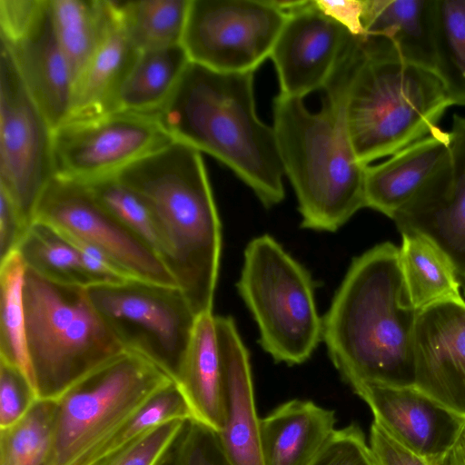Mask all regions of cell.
I'll return each mask as SVG.
<instances>
[{
	"mask_svg": "<svg viewBox=\"0 0 465 465\" xmlns=\"http://www.w3.org/2000/svg\"><path fill=\"white\" fill-rule=\"evenodd\" d=\"M190 62L182 45L140 52L120 90L116 111L157 115Z\"/></svg>",
	"mask_w": 465,
	"mask_h": 465,
	"instance_id": "26",
	"label": "cell"
},
{
	"mask_svg": "<svg viewBox=\"0 0 465 465\" xmlns=\"http://www.w3.org/2000/svg\"><path fill=\"white\" fill-rule=\"evenodd\" d=\"M253 74L190 62L157 117L173 140L214 157L272 207L284 199L285 174L274 128L256 113Z\"/></svg>",
	"mask_w": 465,
	"mask_h": 465,
	"instance_id": "2",
	"label": "cell"
},
{
	"mask_svg": "<svg viewBox=\"0 0 465 465\" xmlns=\"http://www.w3.org/2000/svg\"><path fill=\"white\" fill-rule=\"evenodd\" d=\"M430 465H465V427L450 448Z\"/></svg>",
	"mask_w": 465,
	"mask_h": 465,
	"instance_id": "42",
	"label": "cell"
},
{
	"mask_svg": "<svg viewBox=\"0 0 465 465\" xmlns=\"http://www.w3.org/2000/svg\"><path fill=\"white\" fill-rule=\"evenodd\" d=\"M237 290L274 361H306L322 339L314 282L309 272L272 236L253 238L244 250Z\"/></svg>",
	"mask_w": 465,
	"mask_h": 465,
	"instance_id": "7",
	"label": "cell"
},
{
	"mask_svg": "<svg viewBox=\"0 0 465 465\" xmlns=\"http://www.w3.org/2000/svg\"><path fill=\"white\" fill-rule=\"evenodd\" d=\"M17 251L28 270L49 282L84 289L96 284L75 248L45 223L33 221Z\"/></svg>",
	"mask_w": 465,
	"mask_h": 465,
	"instance_id": "29",
	"label": "cell"
},
{
	"mask_svg": "<svg viewBox=\"0 0 465 465\" xmlns=\"http://www.w3.org/2000/svg\"><path fill=\"white\" fill-rule=\"evenodd\" d=\"M49 9L74 83L114 24L112 0H49Z\"/></svg>",
	"mask_w": 465,
	"mask_h": 465,
	"instance_id": "25",
	"label": "cell"
},
{
	"mask_svg": "<svg viewBox=\"0 0 465 465\" xmlns=\"http://www.w3.org/2000/svg\"><path fill=\"white\" fill-rule=\"evenodd\" d=\"M450 153L449 132L437 127L388 160L368 165L364 181L365 207L392 219L448 161Z\"/></svg>",
	"mask_w": 465,
	"mask_h": 465,
	"instance_id": "21",
	"label": "cell"
},
{
	"mask_svg": "<svg viewBox=\"0 0 465 465\" xmlns=\"http://www.w3.org/2000/svg\"><path fill=\"white\" fill-rule=\"evenodd\" d=\"M450 153L392 217L401 233L433 242L450 261L465 295V117L454 114L449 131Z\"/></svg>",
	"mask_w": 465,
	"mask_h": 465,
	"instance_id": "14",
	"label": "cell"
},
{
	"mask_svg": "<svg viewBox=\"0 0 465 465\" xmlns=\"http://www.w3.org/2000/svg\"><path fill=\"white\" fill-rule=\"evenodd\" d=\"M1 48L10 56L25 89L52 128L70 112L73 77L55 35L49 0L33 19L10 36H1Z\"/></svg>",
	"mask_w": 465,
	"mask_h": 465,
	"instance_id": "18",
	"label": "cell"
},
{
	"mask_svg": "<svg viewBox=\"0 0 465 465\" xmlns=\"http://www.w3.org/2000/svg\"><path fill=\"white\" fill-rule=\"evenodd\" d=\"M171 465H229L217 433L196 420H187L172 454Z\"/></svg>",
	"mask_w": 465,
	"mask_h": 465,
	"instance_id": "36",
	"label": "cell"
},
{
	"mask_svg": "<svg viewBox=\"0 0 465 465\" xmlns=\"http://www.w3.org/2000/svg\"><path fill=\"white\" fill-rule=\"evenodd\" d=\"M370 447L379 465H430L375 420L371 426Z\"/></svg>",
	"mask_w": 465,
	"mask_h": 465,
	"instance_id": "39",
	"label": "cell"
},
{
	"mask_svg": "<svg viewBox=\"0 0 465 465\" xmlns=\"http://www.w3.org/2000/svg\"><path fill=\"white\" fill-rule=\"evenodd\" d=\"M86 292L125 351L177 381L198 318L179 287L131 279L93 285Z\"/></svg>",
	"mask_w": 465,
	"mask_h": 465,
	"instance_id": "9",
	"label": "cell"
},
{
	"mask_svg": "<svg viewBox=\"0 0 465 465\" xmlns=\"http://www.w3.org/2000/svg\"><path fill=\"white\" fill-rule=\"evenodd\" d=\"M56 400L38 399L15 423L0 429V465H56Z\"/></svg>",
	"mask_w": 465,
	"mask_h": 465,
	"instance_id": "30",
	"label": "cell"
},
{
	"mask_svg": "<svg viewBox=\"0 0 465 465\" xmlns=\"http://www.w3.org/2000/svg\"><path fill=\"white\" fill-rule=\"evenodd\" d=\"M172 381L144 357L124 351L75 382L56 400V465H81Z\"/></svg>",
	"mask_w": 465,
	"mask_h": 465,
	"instance_id": "8",
	"label": "cell"
},
{
	"mask_svg": "<svg viewBox=\"0 0 465 465\" xmlns=\"http://www.w3.org/2000/svg\"><path fill=\"white\" fill-rule=\"evenodd\" d=\"M84 184L110 214L143 241L167 266L166 244L157 219L136 191L116 175Z\"/></svg>",
	"mask_w": 465,
	"mask_h": 465,
	"instance_id": "33",
	"label": "cell"
},
{
	"mask_svg": "<svg viewBox=\"0 0 465 465\" xmlns=\"http://www.w3.org/2000/svg\"><path fill=\"white\" fill-rule=\"evenodd\" d=\"M318 7L351 34L361 35V15L362 0H315Z\"/></svg>",
	"mask_w": 465,
	"mask_h": 465,
	"instance_id": "41",
	"label": "cell"
},
{
	"mask_svg": "<svg viewBox=\"0 0 465 465\" xmlns=\"http://www.w3.org/2000/svg\"><path fill=\"white\" fill-rule=\"evenodd\" d=\"M351 387L369 405L375 420L430 463L450 448L465 427V417L415 386L356 383Z\"/></svg>",
	"mask_w": 465,
	"mask_h": 465,
	"instance_id": "17",
	"label": "cell"
},
{
	"mask_svg": "<svg viewBox=\"0 0 465 465\" xmlns=\"http://www.w3.org/2000/svg\"><path fill=\"white\" fill-rule=\"evenodd\" d=\"M352 35L323 13L315 0L295 1L270 55L278 75L279 94L303 99L323 90Z\"/></svg>",
	"mask_w": 465,
	"mask_h": 465,
	"instance_id": "15",
	"label": "cell"
},
{
	"mask_svg": "<svg viewBox=\"0 0 465 465\" xmlns=\"http://www.w3.org/2000/svg\"><path fill=\"white\" fill-rule=\"evenodd\" d=\"M333 411L292 400L260 420L263 465H311L335 428Z\"/></svg>",
	"mask_w": 465,
	"mask_h": 465,
	"instance_id": "22",
	"label": "cell"
},
{
	"mask_svg": "<svg viewBox=\"0 0 465 465\" xmlns=\"http://www.w3.org/2000/svg\"><path fill=\"white\" fill-rule=\"evenodd\" d=\"M171 454H172V452H171ZM171 454H170L169 458L165 460V462L163 465H171Z\"/></svg>",
	"mask_w": 465,
	"mask_h": 465,
	"instance_id": "43",
	"label": "cell"
},
{
	"mask_svg": "<svg viewBox=\"0 0 465 465\" xmlns=\"http://www.w3.org/2000/svg\"><path fill=\"white\" fill-rule=\"evenodd\" d=\"M175 382L186 398L194 420L219 432L223 428L222 373L213 312L198 315Z\"/></svg>",
	"mask_w": 465,
	"mask_h": 465,
	"instance_id": "24",
	"label": "cell"
},
{
	"mask_svg": "<svg viewBox=\"0 0 465 465\" xmlns=\"http://www.w3.org/2000/svg\"><path fill=\"white\" fill-rule=\"evenodd\" d=\"M286 14L268 0H191L182 45L191 62L254 73L270 57Z\"/></svg>",
	"mask_w": 465,
	"mask_h": 465,
	"instance_id": "10",
	"label": "cell"
},
{
	"mask_svg": "<svg viewBox=\"0 0 465 465\" xmlns=\"http://www.w3.org/2000/svg\"><path fill=\"white\" fill-rule=\"evenodd\" d=\"M311 465H379L364 433L355 423L335 430Z\"/></svg>",
	"mask_w": 465,
	"mask_h": 465,
	"instance_id": "38",
	"label": "cell"
},
{
	"mask_svg": "<svg viewBox=\"0 0 465 465\" xmlns=\"http://www.w3.org/2000/svg\"><path fill=\"white\" fill-rule=\"evenodd\" d=\"M150 205L167 249V267L197 315L211 313L222 227L201 152L173 140L116 175Z\"/></svg>",
	"mask_w": 465,
	"mask_h": 465,
	"instance_id": "3",
	"label": "cell"
},
{
	"mask_svg": "<svg viewBox=\"0 0 465 465\" xmlns=\"http://www.w3.org/2000/svg\"><path fill=\"white\" fill-rule=\"evenodd\" d=\"M25 272L17 250L1 260L0 360L18 367L33 383L25 336Z\"/></svg>",
	"mask_w": 465,
	"mask_h": 465,
	"instance_id": "32",
	"label": "cell"
},
{
	"mask_svg": "<svg viewBox=\"0 0 465 465\" xmlns=\"http://www.w3.org/2000/svg\"><path fill=\"white\" fill-rule=\"evenodd\" d=\"M38 399L35 386L25 373L0 360V429L22 419Z\"/></svg>",
	"mask_w": 465,
	"mask_h": 465,
	"instance_id": "37",
	"label": "cell"
},
{
	"mask_svg": "<svg viewBox=\"0 0 465 465\" xmlns=\"http://www.w3.org/2000/svg\"><path fill=\"white\" fill-rule=\"evenodd\" d=\"M434 72L450 102L465 105V0H436Z\"/></svg>",
	"mask_w": 465,
	"mask_h": 465,
	"instance_id": "31",
	"label": "cell"
},
{
	"mask_svg": "<svg viewBox=\"0 0 465 465\" xmlns=\"http://www.w3.org/2000/svg\"><path fill=\"white\" fill-rule=\"evenodd\" d=\"M275 131L284 174L295 192L302 226L334 232L365 207L364 165L349 141L338 98L325 91L318 112L303 99H273Z\"/></svg>",
	"mask_w": 465,
	"mask_h": 465,
	"instance_id": "5",
	"label": "cell"
},
{
	"mask_svg": "<svg viewBox=\"0 0 465 465\" xmlns=\"http://www.w3.org/2000/svg\"><path fill=\"white\" fill-rule=\"evenodd\" d=\"M119 25L139 52L182 45L191 0H112Z\"/></svg>",
	"mask_w": 465,
	"mask_h": 465,
	"instance_id": "28",
	"label": "cell"
},
{
	"mask_svg": "<svg viewBox=\"0 0 465 465\" xmlns=\"http://www.w3.org/2000/svg\"><path fill=\"white\" fill-rule=\"evenodd\" d=\"M215 328L222 373L220 445L229 465H263L249 351L232 318L215 316Z\"/></svg>",
	"mask_w": 465,
	"mask_h": 465,
	"instance_id": "19",
	"label": "cell"
},
{
	"mask_svg": "<svg viewBox=\"0 0 465 465\" xmlns=\"http://www.w3.org/2000/svg\"><path fill=\"white\" fill-rule=\"evenodd\" d=\"M186 421L174 420L162 424L91 465H163L169 458Z\"/></svg>",
	"mask_w": 465,
	"mask_h": 465,
	"instance_id": "35",
	"label": "cell"
},
{
	"mask_svg": "<svg viewBox=\"0 0 465 465\" xmlns=\"http://www.w3.org/2000/svg\"><path fill=\"white\" fill-rule=\"evenodd\" d=\"M174 420H194V416L180 387L172 381L145 401L81 465H91Z\"/></svg>",
	"mask_w": 465,
	"mask_h": 465,
	"instance_id": "34",
	"label": "cell"
},
{
	"mask_svg": "<svg viewBox=\"0 0 465 465\" xmlns=\"http://www.w3.org/2000/svg\"><path fill=\"white\" fill-rule=\"evenodd\" d=\"M30 225L9 195L0 189L1 260L17 250Z\"/></svg>",
	"mask_w": 465,
	"mask_h": 465,
	"instance_id": "40",
	"label": "cell"
},
{
	"mask_svg": "<svg viewBox=\"0 0 465 465\" xmlns=\"http://www.w3.org/2000/svg\"><path fill=\"white\" fill-rule=\"evenodd\" d=\"M400 261L408 298L417 310L462 299L460 287L446 255L429 239L401 233Z\"/></svg>",
	"mask_w": 465,
	"mask_h": 465,
	"instance_id": "27",
	"label": "cell"
},
{
	"mask_svg": "<svg viewBox=\"0 0 465 465\" xmlns=\"http://www.w3.org/2000/svg\"><path fill=\"white\" fill-rule=\"evenodd\" d=\"M419 312L407 295L399 247L385 242L354 258L322 319V340L344 381L414 386Z\"/></svg>",
	"mask_w": 465,
	"mask_h": 465,
	"instance_id": "1",
	"label": "cell"
},
{
	"mask_svg": "<svg viewBox=\"0 0 465 465\" xmlns=\"http://www.w3.org/2000/svg\"><path fill=\"white\" fill-rule=\"evenodd\" d=\"M33 221L91 244L133 279L178 287L163 262L110 214L83 183L54 176L35 205Z\"/></svg>",
	"mask_w": 465,
	"mask_h": 465,
	"instance_id": "13",
	"label": "cell"
},
{
	"mask_svg": "<svg viewBox=\"0 0 465 465\" xmlns=\"http://www.w3.org/2000/svg\"><path fill=\"white\" fill-rule=\"evenodd\" d=\"M323 90L338 98L349 141L364 165L428 135L451 105L434 71L378 56L355 35Z\"/></svg>",
	"mask_w": 465,
	"mask_h": 465,
	"instance_id": "4",
	"label": "cell"
},
{
	"mask_svg": "<svg viewBox=\"0 0 465 465\" xmlns=\"http://www.w3.org/2000/svg\"><path fill=\"white\" fill-rule=\"evenodd\" d=\"M415 387L465 417V301L420 311L413 336Z\"/></svg>",
	"mask_w": 465,
	"mask_h": 465,
	"instance_id": "16",
	"label": "cell"
},
{
	"mask_svg": "<svg viewBox=\"0 0 465 465\" xmlns=\"http://www.w3.org/2000/svg\"><path fill=\"white\" fill-rule=\"evenodd\" d=\"M173 141L156 114L115 111L53 129L54 176L89 183L115 176Z\"/></svg>",
	"mask_w": 465,
	"mask_h": 465,
	"instance_id": "11",
	"label": "cell"
},
{
	"mask_svg": "<svg viewBox=\"0 0 465 465\" xmlns=\"http://www.w3.org/2000/svg\"><path fill=\"white\" fill-rule=\"evenodd\" d=\"M52 138V126L1 48L0 189L30 224L43 191L54 177Z\"/></svg>",
	"mask_w": 465,
	"mask_h": 465,
	"instance_id": "12",
	"label": "cell"
},
{
	"mask_svg": "<svg viewBox=\"0 0 465 465\" xmlns=\"http://www.w3.org/2000/svg\"><path fill=\"white\" fill-rule=\"evenodd\" d=\"M436 0H362L361 38L385 59L434 71Z\"/></svg>",
	"mask_w": 465,
	"mask_h": 465,
	"instance_id": "20",
	"label": "cell"
},
{
	"mask_svg": "<svg viewBox=\"0 0 465 465\" xmlns=\"http://www.w3.org/2000/svg\"><path fill=\"white\" fill-rule=\"evenodd\" d=\"M24 299L28 360L39 399L57 400L125 351L86 289L49 282L26 268Z\"/></svg>",
	"mask_w": 465,
	"mask_h": 465,
	"instance_id": "6",
	"label": "cell"
},
{
	"mask_svg": "<svg viewBox=\"0 0 465 465\" xmlns=\"http://www.w3.org/2000/svg\"><path fill=\"white\" fill-rule=\"evenodd\" d=\"M114 13L110 31L74 82L66 120L92 118L116 111L120 90L140 52L123 32L114 8Z\"/></svg>",
	"mask_w": 465,
	"mask_h": 465,
	"instance_id": "23",
	"label": "cell"
}]
</instances>
